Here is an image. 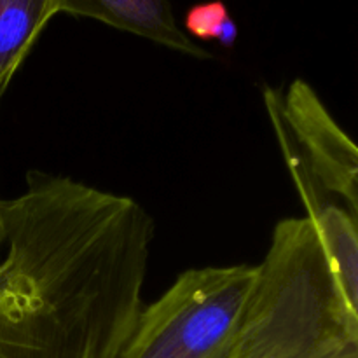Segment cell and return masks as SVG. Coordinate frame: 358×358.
I'll list each match as a JSON object with an SVG mask.
<instances>
[{"label":"cell","mask_w":358,"mask_h":358,"mask_svg":"<svg viewBox=\"0 0 358 358\" xmlns=\"http://www.w3.org/2000/svg\"><path fill=\"white\" fill-rule=\"evenodd\" d=\"M231 358H358V306L306 217L275 226Z\"/></svg>","instance_id":"cell-1"},{"label":"cell","mask_w":358,"mask_h":358,"mask_svg":"<svg viewBox=\"0 0 358 358\" xmlns=\"http://www.w3.org/2000/svg\"><path fill=\"white\" fill-rule=\"evenodd\" d=\"M259 264L187 269L142 308L119 358H231Z\"/></svg>","instance_id":"cell-2"},{"label":"cell","mask_w":358,"mask_h":358,"mask_svg":"<svg viewBox=\"0 0 358 358\" xmlns=\"http://www.w3.org/2000/svg\"><path fill=\"white\" fill-rule=\"evenodd\" d=\"M264 105L310 222L331 210L358 217V152L306 80L285 93L264 87Z\"/></svg>","instance_id":"cell-3"},{"label":"cell","mask_w":358,"mask_h":358,"mask_svg":"<svg viewBox=\"0 0 358 358\" xmlns=\"http://www.w3.org/2000/svg\"><path fill=\"white\" fill-rule=\"evenodd\" d=\"M52 16L91 17L194 58H210L177 23L170 0H51Z\"/></svg>","instance_id":"cell-4"},{"label":"cell","mask_w":358,"mask_h":358,"mask_svg":"<svg viewBox=\"0 0 358 358\" xmlns=\"http://www.w3.org/2000/svg\"><path fill=\"white\" fill-rule=\"evenodd\" d=\"M52 17L51 0H0V103Z\"/></svg>","instance_id":"cell-5"},{"label":"cell","mask_w":358,"mask_h":358,"mask_svg":"<svg viewBox=\"0 0 358 358\" xmlns=\"http://www.w3.org/2000/svg\"><path fill=\"white\" fill-rule=\"evenodd\" d=\"M185 34L199 41H217L224 48H233L238 27L220 0L199 3L185 14Z\"/></svg>","instance_id":"cell-6"},{"label":"cell","mask_w":358,"mask_h":358,"mask_svg":"<svg viewBox=\"0 0 358 358\" xmlns=\"http://www.w3.org/2000/svg\"><path fill=\"white\" fill-rule=\"evenodd\" d=\"M0 358H27L2 324H0Z\"/></svg>","instance_id":"cell-7"},{"label":"cell","mask_w":358,"mask_h":358,"mask_svg":"<svg viewBox=\"0 0 358 358\" xmlns=\"http://www.w3.org/2000/svg\"><path fill=\"white\" fill-rule=\"evenodd\" d=\"M3 238H6V233H3V220H2V205H0V254H2V247H3Z\"/></svg>","instance_id":"cell-8"}]
</instances>
